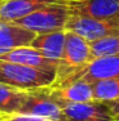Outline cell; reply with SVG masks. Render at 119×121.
Here are the masks:
<instances>
[{"mask_svg":"<svg viewBox=\"0 0 119 121\" xmlns=\"http://www.w3.org/2000/svg\"><path fill=\"white\" fill-rule=\"evenodd\" d=\"M109 103H110V106H111L114 113H118L119 115V103H113V102H109Z\"/></svg>","mask_w":119,"mask_h":121,"instance_id":"18","label":"cell"},{"mask_svg":"<svg viewBox=\"0 0 119 121\" xmlns=\"http://www.w3.org/2000/svg\"><path fill=\"white\" fill-rule=\"evenodd\" d=\"M91 84L93 91V100L109 103L119 99V79L95 80Z\"/></svg>","mask_w":119,"mask_h":121,"instance_id":"15","label":"cell"},{"mask_svg":"<svg viewBox=\"0 0 119 121\" xmlns=\"http://www.w3.org/2000/svg\"><path fill=\"white\" fill-rule=\"evenodd\" d=\"M103 79H119V54L118 56L100 57L90 60L87 65L72 70L60 77H56L50 88H58L78 80L92 82Z\"/></svg>","mask_w":119,"mask_h":121,"instance_id":"2","label":"cell"},{"mask_svg":"<svg viewBox=\"0 0 119 121\" xmlns=\"http://www.w3.org/2000/svg\"><path fill=\"white\" fill-rule=\"evenodd\" d=\"M56 79L55 72H47L19 63L0 60V82L22 90L50 88Z\"/></svg>","mask_w":119,"mask_h":121,"instance_id":"1","label":"cell"},{"mask_svg":"<svg viewBox=\"0 0 119 121\" xmlns=\"http://www.w3.org/2000/svg\"><path fill=\"white\" fill-rule=\"evenodd\" d=\"M0 60L19 63V65H24L28 66V67L38 68V70H44L47 71V72H55V73L58 71V66H59V63L46 58L32 47H22L13 49V50L0 56Z\"/></svg>","mask_w":119,"mask_h":121,"instance_id":"10","label":"cell"},{"mask_svg":"<svg viewBox=\"0 0 119 121\" xmlns=\"http://www.w3.org/2000/svg\"><path fill=\"white\" fill-rule=\"evenodd\" d=\"M28 97V90H22L0 82V112L4 115L18 113Z\"/></svg>","mask_w":119,"mask_h":121,"instance_id":"14","label":"cell"},{"mask_svg":"<svg viewBox=\"0 0 119 121\" xmlns=\"http://www.w3.org/2000/svg\"><path fill=\"white\" fill-rule=\"evenodd\" d=\"M115 116H117V121H119V115H118V113H115Z\"/></svg>","mask_w":119,"mask_h":121,"instance_id":"20","label":"cell"},{"mask_svg":"<svg viewBox=\"0 0 119 121\" xmlns=\"http://www.w3.org/2000/svg\"><path fill=\"white\" fill-rule=\"evenodd\" d=\"M68 19H69V10L64 0L50 4L14 22L35 34H46L65 30Z\"/></svg>","mask_w":119,"mask_h":121,"instance_id":"3","label":"cell"},{"mask_svg":"<svg viewBox=\"0 0 119 121\" xmlns=\"http://www.w3.org/2000/svg\"><path fill=\"white\" fill-rule=\"evenodd\" d=\"M69 16L107 19L119 17V0H65Z\"/></svg>","mask_w":119,"mask_h":121,"instance_id":"8","label":"cell"},{"mask_svg":"<svg viewBox=\"0 0 119 121\" xmlns=\"http://www.w3.org/2000/svg\"><path fill=\"white\" fill-rule=\"evenodd\" d=\"M18 113L33 115L53 121H68L59 103L51 95L50 88L28 90V97Z\"/></svg>","mask_w":119,"mask_h":121,"instance_id":"5","label":"cell"},{"mask_svg":"<svg viewBox=\"0 0 119 121\" xmlns=\"http://www.w3.org/2000/svg\"><path fill=\"white\" fill-rule=\"evenodd\" d=\"M68 121H117L110 103L90 100L78 103H59Z\"/></svg>","mask_w":119,"mask_h":121,"instance_id":"7","label":"cell"},{"mask_svg":"<svg viewBox=\"0 0 119 121\" xmlns=\"http://www.w3.org/2000/svg\"><path fill=\"white\" fill-rule=\"evenodd\" d=\"M1 1H3V0H0V3H1Z\"/></svg>","mask_w":119,"mask_h":121,"instance_id":"22","label":"cell"},{"mask_svg":"<svg viewBox=\"0 0 119 121\" xmlns=\"http://www.w3.org/2000/svg\"><path fill=\"white\" fill-rule=\"evenodd\" d=\"M113 103H119V99H118V100H115V102H113Z\"/></svg>","mask_w":119,"mask_h":121,"instance_id":"21","label":"cell"},{"mask_svg":"<svg viewBox=\"0 0 119 121\" xmlns=\"http://www.w3.org/2000/svg\"><path fill=\"white\" fill-rule=\"evenodd\" d=\"M0 121H7V115H4V113L0 112Z\"/></svg>","mask_w":119,"mask_h":121,"instance_id":"19","label":"cell"},{"mask_svg":"<svg viewBox=\"0 0 119 121\" xmlns=\"http://www.w3.org/2000/svg\"><path fill=\"white\" fill-rule=\"evenodd\" d=\"M7 121H53V120L40 116H33V115L13 113V115H7Z\"/></svg>","mask_w":119,"mask_h":121,"instance_id":"17","label":"cell"},{"mask_svg":"<svg viewBox=\"0 0 119 121\" xmlns=\"http://www.w3.org/2000/svg\"><path fill=\"white\" fill-rule=\"evenodd\" d=\"M37 34L17 25L0 19V56L17 48L31 47Z\"/></svg>","mask_w":119,"mask_h":121,"instance_id":"9","label":"cell"},{"mask_svg":"<svg viewBox=\"0 0 119 121\" xmlns=\"http://www.w3.org/2000/svg\"><path fill=\"white\" fill-rule=\"evenodd\" d=\"M90 45H91V58H90V60L100 58V57L118 56L119 54V35L100 39L97 41L90 43Z\"/></svg>","mask_w":119,"mask_h":121,"instance_id":"16","label":"cell"},{"mask_svg":"<svg viewBox=\"0 0 119 121\" xmlns=\"http://www.w3.org/2000/svg\"><path fill=\"white\" fill-rule=\"evenodd\" d=\"M59 1L64 0H3L0 3V19L14 22Z\"/></svg>","mask_w":119,"mask_h":121,"instance_id":"11","label":"cell"},{"mask_svg":"<svg viewBox=\"0 0 119 121\" xmlns=\"http://www.w3.org/2000/svg\"><path fill=\"white\" fill-rule=\"evenodd\" d=\"M91 58V45L86 39L73 31L65 30V44L61 59L59 62L56 77L87 65Z\"/></svg>","mask_w":119,"mask_h":121,"instance_id":"6","label":"cell"},{"mask_svg":"<svg viewBox=\"0 0 119 121\" xmlns=\"http://www.w3.org/2000/svg\"><path fill=\"white\" fill-rule=\"evenodd\" d=\"M65 30L78 34L88 43H93L100 39L119 35V17L97 19L81 16H69Z\"/></svg>","mask_w":119,"mask_h":121,"instance_id":"4","label":"cell"},{"mask_svg":"<svg viewBox=\"0 0 119 121\" xmlns=\"http://www.w3.org/2000/svg\"><path fill=\"white\" fill-rule=\"evenodd\" d=\"M50 89H51V95L55 98L58 103H78L93 100L92 84L83 80Z\"/></svg>","mask_w":119,"mask_h":121,"instance_id":"13","label":"cell"},{"mask_svg":"<svg viewBox=\"0 0 119 121\" xmlns=\"http://www.w3.org/2000/svg\"><path fill=\"white\" fill-rule=\"evenodd\" d=\"M64 44H65V30H60L46 34H37L31 47L38 50L46 58L59 63L63 56Z\"/></svg>","mask_w":119,"mask_h":121,"instance_id":"12","label":"cell"}]
</instances>
